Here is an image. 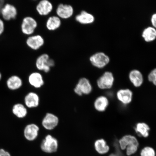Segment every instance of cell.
Returning <instances> with one entry per match:
<instances>
[{"label":"cell","instance_id":"9","mask_svg":"<svg viewBox=\"0 0 156 156\" xmlns=\"http://www.w3.org/2000/svg\"><path fill=\"white\" fill-rule=\"evenodd\" d=\"M26 43L31 49L37 50L44 45V40L43 37L40 34L32 35L27 39Z\"/></svg>","mask_w":156,"mask_h":156},{"label":"cell","instance_id":"5","mask_svg":"<svg viewBox=\"0 0 156 156\" xmlns=\"http://www.w3.org/2000/svg\"><path fill=\"white\" fill-rule=\"evenodd\" d=\"M91 64L95 67L102 68L110 62V58L103 52H98L93 55L90 58Z\"/></svg>","mask_w":156,"mask_h":156},{"label":"cell","instance_id":"15","mask_svg":"<svg viewBox=\"0 0 156 156\" xmlns=\"http://www.w3.org/2000/svg\"><path fill=\"white\" fill-rule=\"evenodd\" d=\"M117 97L119 101L124 105H128L131 102L133 93L129 89H121L117 93Z\"/></svg>","mask_w":156,"mask_h":156},{"label":"cell","instance_id":"32","mask_svg":"<svg viewBox=\"0 0 156 156\" xmlns=\"http://www.w3.org/2000/svg\"><path fill=\"white\" fill-rule=\"evenodd\" d=\"M5 1L3 0H0V13H1V10L5 5Z\"/></svg>","mask_w":156,"mask_h":156},{"label":"cell","instance_id":"6","mask_svg":"<svg viewBox=\"0 0 156 156\" xmlns=\"http://www.w3.org/2000/svg\"><path fill=\"white\" fill-rule=\"evenodd\" d=\"M114 81L112 73L110 72H106L98 80V86L101 89H110L112 87Z\"/></svg>","mask_w":156,"mask_h":156},{"label":"cell","instance_id":"14","mask_svg":"<svg viewBox=\"0 0 156 156\" xmlns=\"http://www.w3.org/2000/svg\"><path fill=\"white\" fill-rule=\"evenodd\" d=\"M40 101L38 95L34 92L29 93L24 98L25 105L29 108H34L38 107Z\"/></svg>","mask_w":156,"mask_h":156},{"label":"cell","instance_id":"27","mask_svg":"<svg viewBox=\"0 0 156 156\" xmlns=\"http://www.w3.org/2000/svg\"><path fill=\"white\" fill-rule=\"evenodd\" d=\"M139 145L136 144L129 145L126 148V154L128 156H130L135 154L137 152Z\"/></svg>","mask_w":156,"mask_h":156},{"label":"cell","instance_id":"17","mask_svg":"<svg viewBox=\"0 0 156 156\" xmlns=\"http://www.w3.org/2000/svg\"><path fill=\"white\" fill-rule=\"evenodd\" d=\"M129 79L134 87H139L143 83V75L139 71L136 69L132 70L129 74Z\"/></svg>","mask_w":156,"mask_h":156},{"label":"cell","instance_id":"7","mask_svg":"<svg viewBox=\"0 0 156 156\" xmlns=\"http://www.w3.org/2000/svg\"><path fill=\"white\" fill-rule=\"evenodd\" d=\"M56 13V16L61 20L68 19L73 16L74 9L71 5L61 3L58 6Z\"/></svg>","mask_w":156,"mask_h":156},{"label":"cell","instance_id":"4","mask_svg":"<svg viewBox=\"0 0 156 156\" xmlns=\"http://www.w3.org/2000/svg\"><path fill=\"white\" fill-rule=\"evenodd\" d=\"M92 90V87L89 81L87 78H82L79 80L74 89V92L78 95L89 94Z\"/></svg>","mask_w":156,"mask_h":156},{"label":"cell","instance_id":"23","mask_svg":"<svg viewBox=\"0 0 156 156\" xmlns=\"http://www.w3.org/2000/svg\"><path fill=\"white\" fill-rule=\"evenodd\" d=\"M108 99L106 97L101 96L95 100L94 106L96 110L99 112H103L106 110L108 105Z\"/></svg>","mask_w":156,"mask_h":156},{"label":"cell","instance_id":"30","mask_svg":"<svg viewBox=\"0 0 156 156\" xmlns=\"http://www.w3.org/2000/svg\"><path fill=\"white\" fill-rule=\"evenodd\" d=\"M0 156H11L8 152L5 151L3 149H0Z\"/></svg>","mask_w":156,"mask_h":156},{"label":"cell","instance_id":"29","mask_svg":"<svg viewBox=\"0 0 156 156\" xmlns=\"http://www.w3.org/2000/svg\"><path fill=\"white\" fill-rule=\"evenodd\" d=\"M5 30V24L3 21L0 19V36L3 34Z\"/></svg>","mask_w":156,"mask_h":156},{"label":"cell","instance_id":"1","mask_svg":"<svg viewBox=\"0 0 156 156\" xmlns=\"http://www.w3.org/2000/svg\"><path fill=\"white\" fill-rule=\"evenodd\" d=\"M37 27L36 20L32 16H27L23 19L21 30L23 34L29 36L34 34Z\"/></svg>","mask_w":156,"mask_h":156},{"label":"cell","instance_id":"20","mask_svg":"<svg viewBox=\"0 0 156 156\" xmlns=\"http://www.w3.org/2000/svg\"><path fill=\"white\" fill-rule=\"evenodd\" d=\"M23 81L20 77L16 75H13L9 77L7 81V85L11 90L19 89L22 86Z\"/></svg>","mask_w":156,"mask_h":156},{"label":"cell","instance_id":"13","mask_svg":"<svg viewBox=\"0 0 156 156\" xmlns=\"http://www.w3.org/2000/svg\"><path fill=\"white\" fill-rule=\"evenodd\" d=\"M29 84L35 88L38 89L44 84V78L41 74L37 72L31 73L28 78Z\"/></svg>","mask_w":156,"mask_h":156},{"label":"cell","instance_id":"26","mask_svg":"<svg viewBox=\"0 0 156 156\" xmlns=\"http://www.w3.org/2000/svg\"><path fill=\"white\" fill-rule=\"evenodd\" d=\"M154 149L149 146H147L142 149L140 152V156H155Z\"/></svg>","mask_w":156,"mask_h":156},{"label":"cell","instance_id":"21","mask_svg":"<svg viewBox=\"0 0 156 156\" xmlns=\"http://www.w3.org/2000/svg\"><path fill=\"white\" fill-rule=\"evenodd\" d=\"M94 146L95 151L101 155L105 154L110 151V147L103 139L97 140L94 142Z\"/></svg>","mask_w":156,"mask_h":156},{"label":"cell","instance_id":"25","mask_svg":"<svg viewBox=\"0 0 156 156\" xmlns=\"http://www.w3.org/2000/svg\"><path fill=\"white\" fill-rule=\"evenodd\" d=\"M150 128L149 126L145 123L139 122L136 124L135 130L138 135L147 137L149 135Z\"/></svg>","mask_w":156,"mask_h":156},{"label":"cell","instance_id":"31","mask_svg":"<svg viewBox=\"0 0 156 156\" xmlns=\"http://www.w3.org/2000/svg\"><path fill=\"white\" fill-rule=\"evenodd\" d=\"M151 22L153 27H156V14L154 13L152 15L151 18Z\"/></svg>","mask_w":156,"mask_h":156},{"label":"cell","instance_id":"16","mask_svg":"<svg viewBox=\"0 0 156 156\" xmlns=\"http://www.w3.org/2000/svg\"><path fill=\"white\" fill-rule=\"evenodd\" d=\"M62 25V20L57 16H52L47 20L46 26L48 30L54 31L59 28Z\"/></svg>","mask_w":156,"mask_h":156},{"label":"cell","instance_id":"8","mask_svg":"<svg viewBox=\"0 0 156 156\" xmlns=\"http://www.w3.org/2000/svg\"><path fill=\"white\" fill-rule=\"evenodd\" d=\"M59 119L58 117L51 113H47L42 122V125L46 130H51L54 129L58 126Z\"/></svg>","mask_w":156,"mask_h":156},{"label":"cell","instance_id":"10","mask_svg":"<svg viewBox=\"0 0 156 156\" xmlns=\"http://www.w3.org/2000/svg\"><path fill=\"white\" fill-rule=\"evenodd\" d=\"M1 13L5 20L10 21L16 18L17 15V10L14 5L7 3L4 5Z\"/></svg>","mask_w":156,"mask_h":156},{"label":"cell","instance_id":"28","mask_svg":"<svg viewBox=\"0 0 156 156\" xmlns=\"http://www.w3.org/2000/svg\"><path fill=\"white\" fill-rule=\"evenodd\" d=\"M148 80L151 82L153 83L154 85L156 84V69H154L150 73L148 76Z\"/></svg>","mask_w":156,"mask_h":156},{"label":"cell","instance_id":"18","mask_svg":"<svg viewBox=\"0 0 156 156\" xmlns=\"http://www.w3.org/2000/svg\"><path fill=\"white\" fill-rule=\"evenodd\" d=\"M75 19L80 24H87L93 23L94 21V17L90 13L83 10L79 14L76 16Z\"/></svg>","mask_w":156,"mask_h":156},{"label":"cell","instance_id":"24","mask_svg":"<svg viewBox=\"0 0 156 156\" xmlns=\"http://www.w3.org/2000/svg\"><path fill=\"white\" fill-rule=\"evenodd\" d=\"M142 37L146 42H150L154 40L156 37V30L155 28L151 27H147L143 31Z\"/></svg>","mask_w":156,"mask_h":156},{"label":"cell","instance_id":"11","mask_svg":"<svg viewBox=\"0 0 156 156\" xmlns=\"http://www.w3.org/2000/svg\"><path fill=\"white\" fill-rule=\"evenodd\" d=\"M39 127L36 124L32 123L27 125L25 127L24 131V135L25 139L28 141H34L37 138Z\"/></svg>","mask_w":156,"mask_h":156},{"label":"cell","instance_id":"33","mask_svg":"<svg viewBox=\"0 0 156 156\" xmlns=\"http://www.w3.org/2000/svg\"><path fill=\"white\" fill-rule=\"evenodd\" d=\"M110 156H116L114 154H111Z\"/></svg>","mask_w":156,"mask_h":156},{"label":"cell","instance_id":"22","mask_svg":"<svg viewBox=\"0 0 156 156\" xmlns=\"http://www.w3.org/2000/svg\"><path fill=\"white\" fill-rule=\"evenodd\" d=\"M12 112L16 116L20 119L24 118L28 114L26 107L21 103L15 105L13 107Z\"/></svg>","mask_w":156,"mask_h":156},{"label":"cell","instance_id":"19","mask_svg":"<svg viewBox=\"0 0 156 156\" xmlns=\"http://www.w3.org/2000/svg\"><path fill=\"white\" fill-rule=\"evenodd\" d=\"M119 143L121 149L122 151L125 150L127 146L132 144L139 145V142L135 136L130 135L123 136L119 140Z\"/></svg>","mask_w":156,"mask_h":156},{"label":"cell","instance_id":"3","mask_svg":"<svg viewBox=\"0 0 156 156\" xmlns=\"http://www.w3.org/2000/svg\"><path fill=\"white\" fill-rule=\"evenodd\" d=\"M35 65L39 71L49 73L51 68L50 56L46 53L41 54L37 58Z\"/></svg>","mask_w":156,"mask_h":156},{"label":"cell","instance_id":"34","mask_svg":"<svg viewBox=\"0 0 156 156\" xmlns=\"http://www.w3.org/2000/svg\"><path fill=\"white\" fill-rule=\"evenodd\" d=\"M2 78V75L1 73H0V80H1V79Z\"/></svg>","mask_w":156,"mask_h":156},{"label":"cell","instance_id":"12","mask_svg":"<svg viewBox=\"0 0 156 156\" xmlns=\"http://www.w3.org/2000/svg\"><path fill=\"white\" fill-rule=\"evenodd\" d=\"M53 5L48 0H42L39 2L36 6V10L41 16H47L52 12Z\"/></svg>","mask_w":156,"mask_h":156},{"label":"cell","instance_id":"2","mask_svg":"<svg viewBox=\"0 0 156 156\" xmlns=\"http://www.w3.org/2000/svg\"><path fill=\"white\" fill-rule=\"evenodd\" d=\"M58 145V142L56 138L50 134H48L41 143V148L44 153H53L57 151Z\"/></svg>","mask_w":156,"mask_h":156}]
</instances>
